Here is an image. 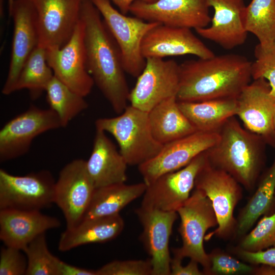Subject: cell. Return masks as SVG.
<instances>
[{
    "label": "cell",
    "instance_id": "6da1fadb",
    "mask_svg": "<svg viewBox=\"0 0 275 275\" xmlns=\"http://www.w3.org/2000/svg\"><path fill=\"white\" fill-rule=\"evenodd\" d=\"M87 68L113 109L118 114L128 106L130 91L119 48L99 11L91 0H82Z\"/></svg>",
    "mask_w": 275,
    "mask_h": 275
},
{
    "label": "cell",
    "instance_id": "7a4b0ae2",
    "mask_svg": "<svg viewBox=\"0 0 275 275\" xmlns=\"http://www.w3.org/2000/svg\"><path fill=\"white\" fill-rule=\"evenodd\" d=\"M252 63L235 53L185 61L180 64L177 101L237 98L252 79Z\"/></svg>",
    "mask_w": 275,
    "mask_h": 275
},
{
    "label": "cell",
    "instance_id": "3957f363",
    "mask_svg": "<svg viewBox=\"0 0 275 275\" xmlns=\"http://www.w3.org/2000/svg\"><path fill=\"white\" fill-rule=\"evenodd\" d=\"M217 132L218 141L206 151L208 162L253 192L263 171L267 144L242 126L235 116L228 119Z\"/></svg>",
    "mask_w": 275,
    "mask_h": 275
},
{
    "label": "cell",
    "instance_id": "277c9868",
    "mask_svg": "<svg viewBox=\"0 0 275 275\" xmlns=\"http://www.w3.org/2000/svg\"><path fill=\"white\" fill-rule=\"evenodd\" d=\"M95 124L96 129L113 136L128 165L139 166L146 162L155 157L163 146L152 134L148 112L131 105L116 117L97 119Z\"/></svg>",
    "mask_w": 275,
    "mask_h": 275
},
{
    "label": "cell",
    "instance_id": "5b68a950",
    "mask_svg": "<svg viewBox=\"0 0 275 275\" xmlns=\"http://www.w3.org/2000/svg\"><path fill=\"white\" fill-rule=\"evenodd\" d=\"M176 212L181 220L178 231L182 244L172 249L174 256L197 262L204 274L209 275L210 263L204 240L207 231L218 225L211 201L203 191L195 188Z\"/></svg>",
    "mask_w": 275,
    "mask_h": 275
},
{
    "label": "cell",
    "instance_id": "8992f818",
    "mask_svg": "<svg viewBox=\"0 0 275 275\" xmlns=\"http://www.w3.org/2000/svg\"><path fill=\"white\" fill-rule=\"evenodd\" d=\"M99 11L121 53L126 73L138 77L146 65L141 44L146 34L159 23L127 16L116 9L110 0H91Z\"/></svg>",
    "mask_w": 275,
    "mask_h": 275
},
{
    "label": "cell",
    "instance_id": "52a82bcc",
    "mask_svg": "<svg viewBox=\"0 0 275 275\" xmlns=\"http://www.w3.org/2000/svg\"><path fill=\"white\" fill-rule=\"evenodd\" d=\"M241 186L231 175L214 167L208 160L198 173L194 188L203 191L210 200L218 222L209 237L234 238L237 223L234 211L242 198Z\"/></svg>",
    "mask_w": 275,
    "mask_h": 275
},
{
    "label": "cell",
    "instance_id": "ba28073f",
    "mask_svg": "<svg viewBox=\"0 0 275 275\" xmlns=\"http://www.w3.org/2000/svg\"><path fill=\"white\" fill-rule=\"evenodd\" d=\"M56 181L41 170L16 176L0 169V210H41L54 203Z\"/></svg>",
    "mask_w": 275,
    "mask_h": 275
},
{
    "label": "cell",
    "instance_id": "9c48e42d",
    "mask_svg": "<svg viewBox=\"0 0 275 275\" xmlns=\"http://www.w3.org/2000/svg\"><path fill=\"white\" fill-rule=\"evenodd\" d=\"M62 127L58 116L50 108L42 109L31 105L26 111L8 121L1 129V162L25 154L37 136Z\"/></svg>",
    "mask_w": 275,
    "mask_h": 275
},
{
    "label": "cell",
    "instance_id": "30bf717a",
    "mask_svg": "<svg viewBox=\"0 0 275 275\" xmlns=\"http://www.w3.org/2000/svg\"><path fill=\"white\" fill-rule=\"evenodd\" d=\"M85 25L80 19L68 41L60 48L46 49L54 76L74 92L86 97L94 85L87 68Z\"/></svg>",
    "mask_w": 275,
    "mask_h": 275
},
{
    "label": "cell",
    "instance_id": "8fae6325",
    "mask_svg": "<svg viewBox=\"0 0 275 275\" xmlns=\"http://www.w3.org/2000/svg\"><path fill=\"white\" fill-rule=\"evenodd\" d=\"M86 167V160L76 159L66 164L56 181L54 203L62 211L66 229L82 220L95 189Z\"/></svg>",
    "mask_w": 275,
    "mask_h": 275
},
{
    "label": "cell",
    "instance_id": "7c38bea8",
    "mask_svg": "<svg viewBox=\"0 0 275 275\" xmlns=\"http://www.w3.org/2000/svg\"><path fill=\"white\" fill-rule=\"evenodd\" d=\"M145 66L130 91V105L148 112L163 100L177 96L180 82V64L161 58L146 59Z\"/></svg>",
    "mask_w": 275,
    "mask_h": 275
},
{
    "label": "cell",
    "instance_id": "4fadbf2b",
    "mask_svg": "<svg viewBox=\"0 0 275 275\" xmlns=\"http://www.w3.org/2000/svg\"><path fill=\"white\" fill-rule=\"evenodd\" d=\"M207 160L205 151L183 168L158 177L147 185L141 206L176 212L190 196L197 176Z\"/></svg>",
    "mask_w": 275,
    "mask_h": 275
},
{
    "label": "cell",
    "instance_id": "5bb4252c",
    "mask_svg": "<svg viewBox=\"0 0 275 275\" xmlns=\"http://www.w3.org/2000/svg\"><path fill=\"white\" fill-rule=\"evenodd\" d=\"M219 138L218 132L197 131L163 145L155 157L138 166L144 182L147 185L164 174L183 168L213 146Z\"/></svg>",
    "mask_w": 275,
    "mask_h": 275
},
{
    "label": "cell",
    "instance_id": "9a60e30c",
    "mask_svg": "<svg viewBox=\"0 0 275 275\" xmlns=\"http://www.w3.org/2000/svg\"><path fill=\"white\" fill-rule=\"evenodd\" d=\"M129 12L148 22L195 30L208 26L211 19L206 0H138Z\"/></svg>",
    "mask_w": 275,
    "mask_h": 275
},
{
    "label": "cell",
    "instance_id": "2e32d148",
    "mask_svg": "<svg viewBox=\"0 0 275 275\" xmlns=\"http://www.w3.org/2000/svg\"><path fill=\"white\" fill-rule=\"evenodd\" d=\"M37 13L38 46L60 48L72 36L80 15L82 0H30Z\"/></svg>",
    "mask_w": 275,
    "mask_h": 275
},
{
    "label": "cell",
    "instance_id": "e0dca14e",
    "mask_svg": "<svg viewBox=\"0 0 275 275\" xmlns=\"http://www.w3.org/2000/svg\"><path fill=\"white\" fill-rule=\"evenodd\" d=\"M9 9L14 30L8 73L2 90L5 95L15 92L21 70L39 42L37 13L30 0H15Z\"/></svg>",
    "mask_w": 275,
    "mask_h": 275
},
{
    "label": "cell",
    "instance_id": "ac0fdd59",
    "mask_svg": "<svg viewBox=\"0 0 275 275\" xmlns=\"http://www.w3.org/2000/svg\"><path fill=\"white\" fill-rule=\"evenodd\" d=\"M237 100L236 116L243 126L262 136L267 144L275 146V96L271 94L267 81L253 80L243 89Z\"/></svg>",
    "mask_w": 275,
    "mask_h": 275
},
{
    "label": "cell",
    "instance_id": "d6986e66",
    "mask_svg": "<svg viewBox=\"0 0 275 275\" xmlns=\"http://www.w3.org/2000/svg\"><path fill=\"white\" fill-rule=\"evenodd\" d=\"M135 212L143 227L141 240L150 256L152 275H170L172 258L169 244L177 212L142 206Z\"/></svg>",
    "mask_w": 275,
    "mask_h": 275
},
{
    "label": "cell",
    "instance_id": "ffe728a7",
    "mask_svg": "<svg viewBox=\"0 0 275 275\" xmlns=\"http://www.w3.org/2000/svg\"><path fill=\"white\" fill-rule=\"evenodd\" d=\"M141 51L145 59L187 54L205 59L215 55L191 29L161 24L155 26L146 34L142 42Z\"/></svg>",
    "mask_w": 275,
    "mask_h": 275
},
{
    "label": "cell",
    "instance_id": "44dd1931",
    "mask_svg": "<svg viewBox=\"0 0 275 275\" xmlns=\"http://www.w3.org/2000/svg\"><path fill=\"white\" fill-rule=\"evenodd\" d=\"M214 11L210 25L195 30L202 37L225 49L243 45L248 36L244 25L243 0H206Z\"/></svg>",
    "mask_w": 275,
    "mask_h": 275
},
{
    "label": "cell",
    "instance_id": "7402d4cb",
    "mask_svg": "<svg viewBox=\"0 0 275 275\" xmlns=\"http://www.w3.org/2000/svg\"><path fill=\"white\" fill-rule=\"evenodd\" d=\"M61 225L58 218L40 210H0L1 240L22 251L38 235Z\"/></svg>",
    "mask_w": 275,
    "mask_h": 275
},
{
    "label": "cell",
    "instance_id": "603a6c76",
    "mask_svg": "<svg viewBox=\"0 0 275 275\" xmlns=\"http://www.w3.org/2000/svg\"><path fill=\"white\" fill-rule=\"evenodd\" d=\"M128 165L106 132L96 129L86 167L95 188L125 183Z\"/></svg>",
    "mask_w": 275,
    "mask_h": 275
},
{
    "label": "cell",
    "instance_id": "cb8c5ba5",
    "mask_svg": "<svg viewBox=\"0 0 275 275\" xmlns=\"http://www.w3.org/2000/svg\"><path fill=\"white\" fill-rule=\"evenodd\" d=\"M124 227V221L119 213L84 219L61 234L58 249L66 252L82 245L107 242L119 235Z\"/></svg>",
    "mask_w": 275,
    "mask_h": 275
},
{
    "label": "cell",
    "instance_id": "d4e9b609",
    "mask_svg": "<svg viewBox=\"0 0 275 275\" xmlns=\"http://www.w3.org/2000/svg\"><path fill=\"white\" fill-rule=\"evenodd\" d=\"M255 188L239 212L234 239L248 233L261 216L275 211V156L271 166L261 174Z\"/></svg>",
    "mask_w": 275,
    "mask_h": 275
},
{
    "label": "cell",
    "instance_id": "484cf974",
    "mask_svg": "<svg viewBox=\"0 0 275 275\" xmlns=\"http://www.w3.org/2000/svg\"><path fill=\"white\" fill-rule=\"evenodd\" d=\"M148 120L153 137L163 145L197 131L180 109L176 96L152 108L148 112Z\"/></svg>",
    "mask_w": 275,
    "mask_h": 275
},
{
    "label": "cell",
    "instance_id": "4316f807",
    "mask_svg": "<svg viewBox=\"0 0 275 275\" xmlns=\"http://www.w3.org/2000/svg\"><path fill=\"white\" fill-rule=\"evenodd\" d=\"M178 103L197 130L202 132H217L228 119L236 116L237 111V98Z\"/></svg>",
    "mask_w": 275,
    "mask_h": 275
},
{
    "label": "cell",
    "instance_id": "83f0119b",
    "mask_svg": "<svg viewBox=\"0 0 275 275\" xmlns=\"http://www.w3.org/2000/svg\"><path fill=\"white\" fill-rule=\"evenodd\" d=\"M147 184L125 183L96 188L82 219L107 216L119 213L130 203L143 196Z\"/></svg>",
    "mask_w": 275,
    "mask_h": 275
},
{
    "label": "cell",
    "instance_id": "f1b7e54d",
    "mask_svg": "<svg viewBox=\"0 0 275 275\" xmlns=\"http://www.w3.org/2000/svg\"><path fill=\"white\" fill-rule=\"evenodd\" d=\"M244 25L263 49L275 47V0H252L246 6Z\"/></svg>",
    "mask_w": 275,
    "mask_h": 275
},
{
    "label": "cell",
    "instance_id": "f546056e",
    "mask_svg": "<svg viewBox=\"0 0 275 275\" xmlns=\"http://www.w3.org/2000/svg\"><path fill=\"white\" fill-rule=\"evenodd\" d=\"M54 76L47 63L46 49L38 45L31 52L17 78L15 92L22 89L29 90L32 98H38L45 92Z\"/></svg>",
    "mask_w": 275,
    "mask_h": 275
},
{
    "label": "cell",
    "instance_id": "4dcf8cb0",
    "mask_svg": "<svg viewBox=\"0 0 275 275\" xmlns=\"http://www.w3.org/2000/svg\"><path fill=\"white\" fill-rule=\"evenodd\" d=\"M49 108L58 116L62 127L88 107L85 97L73 91L54 76L46 90Z\"/></svg>",
    "mask_w": 275,
    "mask_h": 275
},
{
    "label": "cell",
    "instance_id": "1f68e13d",
    "mask_svg": "<svg viewBox=\"0 0 275 275\" xmlns=\"http://www.w3.org/2000/svg\"><path fill=\"white\" fill-rule=\"evenodd\" d=\"M23 252L28 261L26 275H59L62 260L50 252L45 233L34 238Z\"/></svg>",
    "mask_w": 275,
    "mask_h": 275
},
{
    "label": "cell",
    "instance_id": "d6a6232c",
    "mask_svg": "<svg viewBox=\"0 0 275 275\" xmlns=\"http://www.w3.org/2000/svg\"><path fill=\"white\" fill-rule=\"evenodd\" d=\"M275 247V211L263 215L255 227L239 239L234 248L257 252Z\"/></svg>",
    "mask_w": 275,
    "mask_h": 275
},
{
    "label": "cell",
    "instance_id": "836d02e7",
    "mask_svg": "<svg viewBox=\"0 0 275 275\" xmlns=\"http://www.w3.org/2000/svg\"><path fill=\"white\" fill-rule=\"evenodd\" d=\"M208 255L210 263L209 275H256L257 265L241 261L219 249H213Z\"/></svg>",
    "mask_w": 275,
    "mask_h": 275
},
{
    "label": "cell",
    "instance_id": "e575fe53",
    "mask_svg": "<svg viewBox=\"0 0 275 275\" xmlns=\"http://www.w3.org/2000/svg\"><path fill=\"white\" fill-rule=\"evenodd\" d=\"M254 52L256 59L252 63V79L267 80L271 94L275 96V47L263 49L257 45Z\"/></svg>",
    "mask_w": 275,
    "mask_h": 275
},
{
    "label": "cell",
    "instance_id": "d590c367",
    "mask_svg": "<svg viewBox=\"0 0 275 275\" xmlns=\"http://www.w3.org/2000/svg\"><path fill=\"white\" fill-rule=\"evenodd\" d=\"M97 275H152L150 258L146 260H114L96 270Z\"/></svg>",
    "mask_w": 275,
    "mask_h": 275
},
{
    "label": "cell",
    "instance_id": "8d00e7d4",
    "mask_svg": "<svg viewBox=\"0 0 275 275\" xmlns=\"http://www.w3.org/2000/svg\"><path fill=\"white\" fill-rule=\"evenodd\" d=\"M23 251L5 246L0 252V275L26 274L28 261Z\"/></svg>",
    "mask_w": 275,
    "mask_h": 275
},
{
    "label": "cell",
    "instance_id": "74e56055",
    "mask_svg": "<svg viewBox=\"0 0 275 275\" xmlns=\"http://www.w3.org/2000/svg\"><path fill=\"white\" fill-rule=\"evenodd\" d=\"M233 252L243 262L253 265L264 264L275 268V247L250 252L234 248Z\"/></svg>",
    "mask_w": 275,
    "mask_h": 275
},
{
    "label": "cell",
    "instance_id": "f35d334b",
    "mask_svg": "<svg viewBox=\"0 0 275 275\" xmlns=\"http://www.w3.org/2000/svg\"><path fill=\"white\" fill-rule=\"evenodd\" d=\"M182 260L178 257L174 256L171 258L170 267V275H203V271H201L198 266L199 263L193 260L185 266L182 264Z\"/></svg>",
    "mask_w": 275,
    "mask_h": 275
},
{
    "label": "cell",
    "instance_id": "ab89813d",
    "mask_svg": "<svg viewBox=\"0 0 275 275\" xmlns=\"http://www.w3.org/2000/svg\"><path fill=\"white\" fill-rule=\"evenodd\" d=\"M59 275H97L96 270L73 266L62 261Z\"/></svg>",
    "mask_w": 275,
    "mask_h": 275
},
{
    "label": "cell",
    "instance_id": "60d3db41",
    "mask_svg": "<svg viewBox=\"0 0 275 275\" xmlns=\"http://www.w3.org/2000/svg\"><path fill=\"white\" fill-rule=\"evenodd\" d=\"M118 7L120 11L126 15L129 12L131 5L138 0H110ZM148 3H152L156 0H141Z\"/></svg>",
    "mask_w": 275,
    "mask_h": 275
},
{
    "label": "cell",
    "instance_id": "b9f144b4",
    "mask_svg": "<svg viewBox=\"0 0 275 275\" xmlns=\"http://www.w3.org/2000/svg\"><path fill=\"white\" fill-rule=\"evenodd\" d=\"M273 130H274V133L275 135V116H274V120H273Z\"/></svg>",
    "mask_w": 275,
    "mask_h": 275
}]
</instances>
